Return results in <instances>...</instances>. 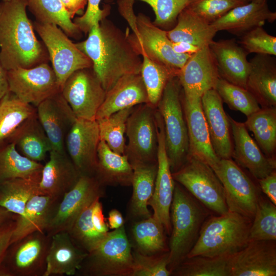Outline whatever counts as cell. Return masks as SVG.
<instances>
[{
  "label": "cell",
  "mask_w": 276,
  "mask_h": 276,
  "mask_svg": "<svg viewBox=\"0 0 276 276\" xmlns=\"http://www.w3.org/2000/svg\"><path fill=\"white\" fill-rule=\"evenodd\" d=\"M252 219L228 211L204 221L198 239L187 258L197 256H230L249 242Z\"/></svg>",
  "instance_id": "obj_4"
},
{
  "label": "cell",
  "mask_w": 276,
  "mask_h": 276,
  "mask_svg": "<svg viewBox=\"0 0 276 276\" xmlns=\"http://www.w3.org/2000/svg\"><path fill=\"white\" fill-rule=\"evenodd\" d=\"M51 238L37 231L11 244L6 253L8 266L3 267L8 276H43Z\"/></svg>",
  "instance_id": "obj_15"
},
{
  "label": "cell",
  "mask_w": 276,
  "mask_h": 276,
  "mask_svg": "<svg viewBox=\"0 0 276 276\" xmlns=\"http://www.w3.org/2000/svg\"><path fill=\"white\" fill-rule=\"evenodd\" d=\"M172 48L173 50L177 53L191 55L194 54L201 49L190 43L183 41L172 42Z\"/></svg>",
  "instance_id": "obj_57"
},
{
  "label": "cell",
  "mask_w": 276,
  "mask_h": 276,
  "mask_svg": "<svg viewBox=\"0 0 276 276\" xmlns=\"http://www.w3.org/2000/svg\"><path fill=\"white\" fill-rule=\"evenodd\" d=\"M36 108L37 118L52 150L65 152V137L77 118L61 91L43 101Z\"/></svg>",
  "instance_id": "obj_20"
},
{
  "label": "cell",
  "mask_w": 276,
  "mask_h": 276,
  "mask_svg": "<svg viewBox=\"0 0 276 276\" xmlns=\"http://www.w3.org/2000/svg\"><path fill=\"white\" fill-rule=\"evenodd\" d=\"M177 76L167 83L156 109L162 118L166 152L172 173L178 170L189 156V137Z\"/></svg>",
  "instance_id": "obj_5"
},
{
  "label": "cell",
  "mask_w": 276,
  "mask_h": 276,
  "mask_svg": "<svg viewBox=\"0 0 276 276\" xmlns=\"http://www.w3.org/2000/svg\"><path fill=\"white\" fill-rule=\"evenodd\" d=\"M101 0H87L86 9L80 16L76 17L73 22L82 33L88 34L93 27L98 24L103 19L106 18L110 11L109 7L100 8Z\"/></svg>",
  "instance_id": "obj_51"
},
{
  "label": "cell",
  "mask_w": 276,
  "mask_h": 276,
  "mask_svg": "<svg viewBox=\"0 0 276 276\" xmlns=\"http://www.w3.org/2000/svg\"><path fill=\"white\" fill-rule=\"evenodd\" d=\"M14 223L0 231V275L8 276L7 272L3 267L2 264L5 258L7 250L10 245L11 237L14 227Z\"/></svg>",
  "instance_id": "obj_54"
},
{
  "label": "cell",
  "mask_w": 276,
  "mask_h": 276,
  "mask_svg": "<svg viewBox=\"0 0 276 276\" xmlns=\"http://www.w3.org/2000/svg\"><path fill=\"white\" fill-rule=\"evenodd\" d=\"M18 215L0 207V231L10 226L15 221Z\"/></svg>",
  "instance_id": "obj_58"
},
{
  "label": "cell",
  "mask_w": 276,
  "mask_h": 276,
  "mask_svg": "<svg viewBox=\"0 0 276 276\" xmlns=\"http://www.w3.org/2000/svg\"><path fill=\"white\" fill-rule=\"evenodd\" d=\"M36 114V108L8 92L0 101V146L9 143L16 130Z\"/></svg>",
  "instance_id": "obj_37"
},
{
  "label": "cell",
  "mask_w": 276,
  "mask_h": 276,
  "mask_svg": "<svg viewBox=\"0 0 276 276\" xmlns=\"http://www.w3.org/2000/svg\"><path fill=\"white\" fill-rule=\"evenodd\" d=\"M43 166L21 155L12 142L0 146V183L15 178L40 179Z\"/></svg>",
  "instance_id": "obj_36"
},
{
  "label": "cell",
  "mask_w": 276,
  "mask_h": 276,
  "mask_svg": "<svg viewBox=\"0 0 276 276\" xmlns=\"http://www.w3.org/2000/svg\"><path fill=\"white\" fill-rule=\"evenodd\" d=\"M134 0H118L117 3L118 10L120 14L128 23L132 33L137 36L138 32L136 25V15L133 10Z\"/></svg>",
  "instance_id": "obj_52"
},
{
  "label": "cell",
  "mask_w": 276,
  "mask_h": 276,
  "mask_svg": "<svg viewBox=\"0 0 276 276\" xmlns=\"http://www.w3.org/2000/svg\"><path fill=\"white\" fill-rule=\"evenodd\" d=\"M10 142L17 150L29 159L39 162L44 160L52 150L51 144L37 114L27 120L16 130Z\"/></svg>",
  "instance_id": "obj_34"
},
{
  "label": "cell",
  "mask_w": 276,
  "mask_h": 276,
  "mask_svg": "<svg viewBox=\"0 0 276 276\" xmlns=\"http://www.w3.org/2000/svg\"><path fill=\"white\" fill-rule=\"evenodd\" d=\"M137 36L127 31L131 45L140 55L144 54L152 60L162 64L177 74L191 55L178 54L172 48V42L167 31L157 26L146 15H136Z\"/></svg>",
  "instance_id": "obj_10"
},
{
  "label": "cell",
  "mask_w": 276,
  "mask_h": 276,
  "mask_svg": "<svg viewBox=\"0 0 276 276\" xmlns=\"http://www.w3.org/2000/svg\"><path fill=\"white\" fill-rule=\"evenodd\" d=\"M27 6V0L0 2V61L7 71L31 68L50 60L35 34Z\"/></svg>",
  "instance_id": "obj_2"
},
{
  "label": "cell",
  "mask_w": 276,
  "mask_h": 276,
  "mask_svg": "<svg viewBox=\"0 0 276 276\" xmlns=\"http://www.w3.org/2000/svg\"><path fill=\"white\" fill-rule=\"evenodd\" d=\"M8 92L9 89L7 71L0 61V101Z\"/></svg>",
  "instance_id": "obj_59"
},
{
  "label": "cell",
  "mask_w": 276,
  "mask_h": 276,
  "mask_svg": "<svg viewBox=\"0 0 276 276\" xmlns=\"http://www.w3.org/2000/svg\"><path fill=\"white\" fill-rule=\"evenodd\" d=\"M3 1H10V0H3Z\"/></svg>",
  "instance_id": "obj_61"
},
{
  "label": "cell",
  "mask_w": 276,
  "mask_h": 276,
  "mask_svg": "<svg viewBox=\"0 0 276 276\" xmlns=\"http://www.w3.org/2000/svg\"><path fill=\"white\" fill-rule=\"evenodd\" d=\"M166 233L162 224L152 216L133 221L131 227L132 249L145 255L169 252Z\"/></svg>",
  "instance_id": "obj_35"
},
{
  "label": "cell",
  "mask_w": 276,
  "mask_h": 276,
  "mask_svg": "<svg viewBox=\"0 0 276 276\" xmlns=\"http://www.w3.org/2000/svg\"><path fill=\"white\" fill-rule=\"evenodd\" d=\"M30 11L36 21L54 24L59 27L68 37L76 39L82 32L72 21L61 0H27Z\"/></svg>",
  "instance_id": "obj_38"
},
{
  "label": "cell",
  "mask_w": 276,
  "mask_h": 276,
  "mask_svg": "<svg viewBox=\"0 0 276 276\" xmlns=\"http://www.w3.org/2000/svg\"><path fill=\"white\" fill-rule=\"evenodd\" d=\"M61 93L77 119L96 120L106 91L90 67L72 74L63 84Z\"/></svg>",
  "instance_id": "obj_13"
},
{
  "label": "cell",
  "mask_w": 276,
  "mask_h": 276,
  "mask_svg": "<svg viewBox=\"0 0 276 276\" xmlns=\"http://www.w3.org/2000/svg\"><path fill=\"white\" fill-rule=\"evenodd\" d=\"M140 74L146 88L148 104L156 108L169 80L177 74L143 54Z\"/></svg>",
  "instance_id": "obj_41"
},
{
  "label": "cell",
  "mask_w": 276,
  "mask_h": 276,
  "mask_svg": "<svg viewBox=\"0 0 276 276\" xmlns=\"http://www.w3.org/2000/svg\"><path fill=\"white\" fill-rule=\"evenodd\" d=\"M172 175L175 181L185 187L208 209L218 215L228 211L223 186L206 163L189 156L185 163Z\"/></svg>",
  "instance_id": "obj_7"
},
{
  "label": "cell",
  "mask_w": 276,
  "mask_h": 276,
  "mask_svg": "<svg viewBox=\"0 0 276 276\" xmlns=\"http://www.w3.org/2000/svg\"><path fill=\"white\" fill-rule=\"evenodd\" d=\"M182 94L189 98H199L214 88L220 77L217 63L209 46L192 55L177 75Z\"/></svg>",
  "instance_id": "obj_18"
},
{
  "label": "cell",
  "mask_w": 276,
  "mask_h": 276,
  "mask_svg": "<svg viewBox=\"0 0 276 276\" xmlns=\"http://www.w3.org/2000/svg\"><path fill=\"white\" fill-rule=\"evenodd\" d=\"M34 30L48 51L52 67L61 88L74 72L92 67L91 60L57 26L35 21Z\"/></svg>",
  "instance_id": "obj_8"
},
{
  "label": "cell",
  "mask_w": 276,
  "mask_h": 276,
  "mask_svg": "<svg viewBox=\"0 0 276 276\" xmlns=\"http://www.w3.org/2000/svg\"><path fill=\"white\" fill-rule=\"evenodd\" d=\"M87 254L67 231L58 232L51 236L43 276L76 275Z\"/></svg>",
  "instance_id": "obj_26"
},
{
  "label": "cell",
  "mask_w": 276,
  "mask_h": 276,
  "mask_svg": "<svg viewBox=\"0 0 276 276\" xmlns=\"http://www.w3.org/2000/svg\"><path fill=\"white\" fill-rule=\"evenodd\" d=\"M93 202L80 213L67 231L76 245L88 253L94 249L107 235L100 234L93 221Z\"/></svg>",
  "instance_id": "obj_46"
},
{
  "label": "cell",
  "mask_w": 276,
  "mask_h": 276,
  "mask_svg": "<svg viewBox=\"0 0 276 276\" xmlns=\"http://www.w3.org/2000/svg\"><path fill=\"white\" fill-rule=\"evenodd\" d=\"M217 32L211 24L187 6L178 14L175 26L167 31V34L173 42L183 41L202 48L209 46Z\"/></svg>",
  "instance_id": "obj_32"
},
{
  "label": "cell",
  "mask_w": 276,
  "mask_h": 276,
  "mask_svg": "<svg viewBox=\"0 0 276 276\" xmlns=\"http://www.w3.org/2000/svg\"><path fill=\"white\" fill-rule=\"evenodd\" d=\"M238 43L247 54L276 55V37L259 26L240 37Z\"/></svg>",
  "instance_id": "obj_49"
},
{
  "label": "cell",
  "mask_w": 276,
  "mask_h": 276,
  "mask_svg": "<svg viewBox=\"0 0 276 276\" xmlns=\"http://www.w3.org/2000/svg\"><path fill=\"white\" fill-rule=\"evenodd\" d=\"M133 173L132 194L129 204V218L133 221L152 215L148 202L153 195L157 171V163L131 165Z\"/></svg>",
  "instance_id": "obj_33"
},
{
  "label": "cell",
  "mask_w": 276,
  "mask_h": 276,
  "mask_svg": "<svg viewBox=\"0 0 276 276\" xmlns=\"http://www.w3.org/2000/svg\"><path fill=\"white\" fill-rule=\"evenodd\" d=\"M71 19L81 13L87 5V0H61Z\"/></svg>",
  "instance_id": "obj_55"
},
{
  "label": "cell",
  "mask_w": 276,
  "mask_h": 276,
  "mask_svg": "<svg viewBox=\"0 0 276 276\" xmlns=\"http://www.w3.org/2000/svg\"><path fill=\"white\" fill-rule=\"evenodd\" d=\"M246 3L253 2V1H265L267 0H244Z\"/></svg>",
  "instance_id": "obj_60"
},
{
  "label": "cell",
  "mask_w": 276,
  "mask_h": 276,
  "mask_svg": "<svg viewBox=\"0 0 276 276\" xmlns=\"http://www.w3.org/2000/svg\"><path fill=\"white\" fill-rule=\"evenodd\" d=\"M132 251L124 225L109 232L88 253L77 273L87 276H131Z\"/></svg>",
  "instance_id": "obj_6"
},
{
  "label": "cell",
  "mask_w": 276,
  "mask_h": 276,
  "mask_svg": "<svg viewBox=\"0 0 276 276\" xmlns=\"http://www.w3.org/2000/svg\"><path fill=\"white\" fill-rule=\"evenodd\" d=\"M209 48L216 60L220 77L246 88L250 63L242 47L232 38L213 40Z\"/></svg>",
  "instance_id": "obj_27"
},
{
  "label": "cell",
  "mask_w": 276,
  "mask_h": 276,
  "mask_svg": "<svg viewBox=\"0 0 276 276\" xmlns=\"http://www.w3.org/2000/svg\"><path fill=\"white\" fill-rule=\"evenodd\" d=\"M245 3L244 0H192L188 6L202 19L212 24L233 8Z\"/></svg>",
  "instance_id": "obj_50"
},
{
  "label": "cell",
  "mask_w": 276,
  "mask_h": 276,
  "mask_svg": "<svg viewBox=\"0 0 276 276\" xmlns=\"http://www.w3.org/2000/svg\"><path fill=\"white\" fill-rule=\"evenodd\" d=\"M213 170L223 186L228 211L252 220L260 197L257 186L231 159H220Z\"/></svg>",
  "instance_id": "obj_11"
},
{
  "label": "cell",
  "mask_w": 276,
  "mask_h": 276,
  "mask_svg": "<svg viewBox=\"0 0 276 276\" xmlns=\"http://www.w3.org/2000/svg\"><path fill=\"white\" fill-rule=\"evenodd\" d=\"M230 276L276 275L275 241L250 240L228 258Z\"/></svg>",
  "instance_id": "obj_19"
},
{
  "label": "cell",
  "mask_w": 276,
  "mask_h": 276,
  "mask_svg": "<svg viewBox=\"0 0 276 276\" xmlns=\"http://www.w3.org/2000/svg\"><path fill=\"white\" fill-rule=\"evenodd\" d=\"M214 89L231 108L241 112L246 117L261 108L257 100L246 88L233 84L221 77Z\"/></svg>",
  "instance_id": "obj_44"
},
{
  "label": "cell",
  "mask_w": 276,
  "mask_h": 276,
  "mask_svg": "<svg viewBox=\"0 0 276 276\" xmlns=\"http://www.w3.org/2000/svg\"><path fill=\"white\" fill-rule=\"evenodd\" d=\"M98 162L95 176L103 186H131L133 170L127 156L111 150L106 143L100 141Z\"/></svg>",
  "instance_id": "obj_31"
},
{
  "label": "cell",
  "mask_w": 276,
  "mask_h": 276,
  "mask_svg": "<svg viewBox=\"0 0 276 276\" xmlns=\"http://www.w3.org/2000/svg\"><path fill=\"white\" fill-rule=\"evenodd\" d=\"M206 213L199 202L175 182L170 208L171 231L168 268L172 272L187 258L195 244Z\"/></svg>",
  "instance_id": "obj_3"
},
{
  "label": "cell",
  "mask_w": 276,
  "mask_h": 276,
  "mask_svg": "<svg viewBox=\"0 0 276 276\" xmlns=\"http://www.w3.org/2000/svg\"><path fill=\"white\" fill-rule=\"evenodd\" d=\"M128 138L125 154L131 165L157 163L156 108L149 104L134 107L126 123Z\"/></svg>",
  "instance_id": "obj_9"
},
{
  "label": "cell",
  "mask_w": 276,
  "mask_h": 276,
  "mask_svg": "<svg viewBox=\"0 0 276 276\" xmlns=\"http://www.w3.org/2000/svg\"><path fill=\"white\" fill-rule=\"evenodd\" d=\"M249 240H276V207L269 199L260 197L250 227Z\"/></svg>",
  "instance_id": "obj_45"
},
{
  "label": "cell",
  "mask_w": 276,
  "mask_h": 276,
  "mask_svg": "<svg viewBox=\"0 0 276 276\" xmlns=\"http://www.w3.org/2000/svg\"><path fill=\"white\" fill-rule=\"evenodd\" d=\"M105 196V187L95 176L81 175L60 201L45 232L51 236L58 232H67L86 207Z\"/></svg>",
  "instance_id": "obj_12"
},
{
  "label": "cell",
  "mask_w": 276,
  "mask_h": 276,
  "mask_svg": "<svg viewBox=\"0 0 276 276\" xmlns=\"http://www.w3.org/2000/svg\"><path fill=\"white\" fill-rule=\"evenodd\" d=\"M249 63L246 89L262 107H275V58L271 55L256 54Z\"/></svg>",
  "instance_id": "obj_29"
},
{
  "label": "cell",
  "mask_w": 276,
  "mask_h": 276,
  "mask_svg": "<svg viewBox=\"0 0 276 276\" xmlns=\"http://www.w3.org/2000/svg\"><path fill=\"white\" fill-rule=\"evenodd\" d=\"M201 104L213 148L220 159H231L234 147L229 117L223 107V101L214 89L201 97Z\"/></svg>",
  "instance_id": "obj_22"
},
{
  "label": "cell",
  "mask_w": 276,
  "mask_h": 276,
  "mask_svg": "<svg viewBox=\"0 0 276 276\" xmlns=\"http://www.w3.org/2000/svg\"><path fill=\"white\" fill-rule=\"evenodd\" d=\"M181 99L188 129L189 156L200 159L213 169L220 158L215 153L211 143L201 97L187 98L181 91Z\"/></svg>",
  "instance_id": "obj_21"
},
{
  "label": "cell",
  "mask_w": 276,
  "mask_h": 276,
  "mask_svg": "<svg viewBox=\"0 0 276 276\" xmlns=\"http://www.w3.org/2000/svg\"><path fill=\"white\" fill-rule=\"evenodd\" d=\"M40 179L15 178L0 183V207L18 216L21 215L30 199L40 194Z\"/></svg>",
  "instance_id": "obj_40"
},
{
  "label": "cell",
  "mask_w": 276,
  "mask_h": 276,
  "mask_svg": "<svg viewBox=\"0 0 276 276\" xmlns=\"http://www.w3.org/2000/svg\"><path fill=\"white\" fill-rule=\"evenodd\" d=\"M7 76L9 91L35 107L61 91L56 76L48 63L31 68L10 70L7 71Z\"/></svg>",
  "instance_id": "obj_14"
},
{
  "label": "cell",
  "mask_w": 276,
  "mask_h": 276,
  "mask_svg": "<svg viewBox=\"0 0 276 276\" xmlns=\"http://www.w3.org/2000/svg\"><path fill=\"white\" fill-rule=\"evenodd\" d=\"M134 107L121 110L107 117L96 120L100 140L104 141L111 150L118 154H125L126 123Z\"/></svg>",
  "instance_id": "obj_43"
},
{
  "label": "cell",
  "mask_w": 276,
  "mask_h": 276,
  "mask_svg": "<svg viewBox=\"0 0 276 276\" xmlns=\"http://www.w3.org/2000/svg\"><path fill=\"white\" fill-rule=\"evenodd\" d=\"M75 43L91 60L92 68L106 92L122 76L140 73L142 59L127 33L106 18L93 27L85 40Z\"/></svg>",
  "instance_id": "obj_1"
},
{
  "label": "cell",
  "mask_w": 276,
  "mask_h": 276,
  "mask_svg": "<svg viewBox=\"0 0 276 276\" xmlns=\"http://www.w3.org/2000/svg\"><path fill=\"white\" fill-rule=\"evenodd\" d=\"M229 256L186 258L172 273L177 276H230Z\"/></svg>",
  "instance_id": "obj_42"
},
{
  "label": "cell",
  "mask_w": 276,
  "mask_h": 276,
  "mask_svg": "<svg viewBox=\"0 0 276 276\" xmlns=\"http://www.w3.org/2000/svg\"><path fill=\"white\" fill-rule=\"evenodd\" d=\"M100 141L96 120L76 119L66 136L65 147L81 175L95 176Z\"/></svg>",
  "instance_id": "obj_17"
},
{
  "label": "cell",
  "mask_w": 276,
  "mask_h": 276,
  "mask_svg": "<svg viewBox=\"0 0 276 276\" xmlns=\"http://www.w3.org/2000/svg\"><path fill=\"white\" fill-rule=\"evenodd\" d=\"M262 191L266 195L269 200L276 205V172H272L266 177L259 179Z\"/></svg>",
  "instance_id": "obj_53"
},
{
  "label": "cell",
  "mask_w": 276,
  "mask_h": 276,
  "mask_svg": "<svg viewBox=\"0 0 276 276\" xmlns=\"http://www.w3.org/2000/svg\"><path fill=\"white\" fill-rule=\"evenodd\" d=\"M158 135L157 154V171L154 190L148 202L153 212L152 216L163 225L166 234L170 235L171 224L170 208L173 200L175 181L173 178L166 152L163 122L156 112Z\"/></svg>",
  "instance_id": "obj_16"
},
{
  "label": "cell",
  "mask_w": 276,
  "mask_h": 276,
  "mask_svg": "<svg viewBox=\"0 0 276 276\" xmlns=\"http://www.w3.org/2000/svg\"><path fill=\"white\" fill-rule=\"evenodd\" d=\"M39 182L40 195L61 199L81 175L67 153L51 150Z\"/></svg>",
  "instance_id": "obj_24"
},
{
  "label": "cell",
  "mask_w": 276,
  "mask_h": 276,
  "mask_svg": "<svg viewBox=\"0 0 276 276\" xmlns=\"http://www.w3.org/2000/svg\"><path fill=\"white\" fill-rule=\"evenodd\" d=\"M229 117L234 142L232 155L237 163L247 169L257 179L275 170V158L266 156L249 134L243 123Z\"/></svg>",
  "instance_id": "obj_23"
},
{
  "label": "cell",
  "mask_w": 276,
  "mask_h": 276,
  "mask_svg": "<svg viewBox=\"0 0 276 276\" xmlns=\"http://www.w3.org/2000/svg\"><path fill=\"white\" fill-rule=\"evenodd\" d=\"M138 1L148 4L152 8L155 15L153 23L157 27L166 30V29L170 30L175 26L178 14L192 0Z\"/></svg>",
  "instance_id": "obj_48"
},
{
  "label": "cell",
  "mask_w": 276,
  "mask_h": 276,
  "mask_svg": "<svg viewBox=\"0 0 276 276\" xmlns=\"http://www.w3.org/2000/svg\"><path fill=\"white\" fill-rule=\"evenodd\" d=\"M133 270L131 276H169V252L156 255H145L132 251Z\"/></svg>",
  "instance_id": "obj_47"
},
{
  "label": "cell",
  "mask_w": 276,
  "mask_h": 276,
  "mask_svg": "<svg viewBox=\"0 0 276 276\" xmlns=\"http://www.w3.org/2000/svg\"><path fill=\"white\" fill-rule=\"evenodd\" d=\"M61 199L36 195L27 204L15 221L10 244L37 231L45 232Z\"/></svg>",
  "instance_id": "obj_30"
},
{
  "label": "cell",
  "mask_w": 276,
  "mask_h": 276,
  "mask_svg": "<svg viewBox=\"0 0 276 276\" xmlns=\"http://www.w3.org/2000/svg\"><path fill=\"white\" fill-rule=\"evenodd\" d=\"M142 104H148V98L140 73L124 75L106 92L96 120Z\"/></svg>",
  "instance_id": "obj_28"
},
{
  "label": "cell",
  "mask_w": 276,
  "mask_h": 276,
  "mask_svg": "<svg viewBox=\"0 0 276 276\" xmlns=\"http://www.w3.org/2000/svg\"><path fill=\"white\" fill-rule=\"evenodd\" d=\"M276 12L271 11L267 1H253L237 6L211 24L217 31H227L240 37L266 22H273Z\"/></svg>",
  "instance_id": "obj_25"
},
{
  "label": "cell",
  "mask_w": 276,
  "mask_h": 276,
  "mask_svg": "<svg viewBox=\"0 0 276 276\" xmlns=\"http://www.w3.org/2000/svg\"><path fill=\"white\" fill-rule=\"evenodd\" d=\"M254 135L257 144L267 157L275 158L276 148V108L262 107L247 117L244 123Z\"/></svg>",
  "instance_id": "obj_39"
},
{
  "label": "cell",
  "mask_w": 276,
  "mask_h": 276,
  "mask_svg": "<svg viewBox=\"0 0 276 276\" xmlns=\"http://www.w3.org/2000/svg\"><path fill=\"white\" fill-rule=\"evenodd\" d=\"M107 223L110 229L119 228L124 225L125 220L121 213L113 209L108 213Z\"/></svg>",
  "instance_id": "obj_56"
}]
</instances>
